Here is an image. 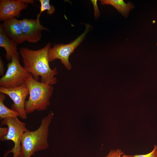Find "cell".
I'll list each match as a JSON object with an SVG mask.
<instances>
[{"label":"cell","mask_w":157,"mask_h":157,"mask_svg":"<svg viewBox=\"0 0 157 157\" xmlns=\"http://www.w3.org/2000/svg\"><path fill=\"white\" fill-rule=\"evenodd\" d=\"M0 27L6 36L16 43L21 44L26 41L20 20L15 17L8 19L0 24Z\"/></svg>","instance_id":"10"},{"label":"cell","mask_w":157,"mask_h":157,"mask_svg":"<svg viewBox=\"0 0 157 157\" xmlns=\"http://www.w3.org/2000/svg\"><path fill=\"white\" fill-rule=\"evenodd\" d=\"M53 117V112L50 111L42 119L37 129L33 131L27 129L24 132L22 137L21 149L18 157H31L35 152L48 148L49 126Z\"/></svg>","instance_id":"2"},{"label":"cell","mask_w":157,"mask_h":157,"mask_svg":"<svg viewBox=\"0 0 157 157\" xmlns=\"http://www.w3.org/2000/svg\"><path fill=\"white\" fill-rule=\"evenodd\" d=\"M124 154V152L119 149H112L105 157H122L121 156Z\"/></svg>","instance_id":"16"},{"label":"cell","mask_w":157,"mask_h":157,"mask_svg":"<svg viewBox=\"0 0 157 157\" xmlns=\"http://www.w3.org/2000/svg\"><path fill=\"white\" fill-rule=\"evenodd\" d=\"M31 74L20 64L19 55H14L7 65L6 73L0 79V87L12 88L20 86Z\"/></svg>","instance_id":"4"},{"label":"cell","mask_w":157,"mask_h":157,"mask_svg":"<svg viewBox=\"0 0 157 157\" xmlns=\"http://www.w3.org/2000/svg\"><path fill=\"white\" fill-rule=\"evenodd\" d=\"M156 45H157V43Z\"/></svg>","instance_id":"20"},{"label":"cell","mask_w":157,"mask_h":157,"mask_svg":"<svg viewBox=\"0 0 157 157\" xmlns=\"http://www.w3.org/2000/svg\"><path fill=\"white\" fill-rule=\"evenodd\" d=\"M8 131V128H0V139L1 140L7 134Z\"/></svg>","instance_id":"18"},{"label":"cell","mask_w":157,"mask_h":157,"mask_svg":"<svg viewBox=\"0 0 157 157\" xmlns=\"http://www.w3.org/2000/svg\"><path fill=\"white\" fill-rule=\"evenodd\" d=\"M51 47L50 43L38 50H32L26 47H21L19 52L24 64V67L31 74L34 78L38 81L40 76L41 82L51 85L57 83L55 76L58 74L56 67L50 68L49 65L48 51Z\"/></svg>","instance_id":"1"},{"label":"cell","mask_w":157,"mask_h":157,"mask_svg":"<svg viewBox=\"0 0 157 157\" xmlns=\"http://www.w3.org/2000/svg\"><path fill=\"white\" fill-rule=\"evenodd\" d=\"M93 4L94 8V15L95 18H98L99 16L100 12L98 10V8L97 4V0H91Z\"/></svg>","instance_id":"17"},{"label":"cell","mask_w":157,"mask_h":157,"mask_svg":"<svg viewBox=\"0 0 157 157\" xmlns=\"http://www.w3.org/2000/svg\"><path fill=\"white\" fill-rule=\"evenodd\" d=\"M32 0H0V20L3 21L10 18L18 17L21 11L26 9L28 3L33 4Z\"/></svg>","instance_id":"8"},{"label":"cell","mask_w":157,"mask_h":157,"mask_svg":"<svg viewBox=\"0 0 157 157\" xmlns=\"http://www.w3.org/2000/svg\"><path fill=\"white\" fill-rule=\"evenodd\" d=\"M39 1L40 3V10L37 16V19L39 20L42 13L45 11H47V13L49 15L52 14L55 12V8L53 6L50 4V0H40Z\"/></svg>","instance_id":"14"},{"label":"cell","mask_w":157,"mask_h":157,"mask_svg":"<svg viewBox=\"0 0 157 157\" xmlns=\"http://www.w3.org/2000/svg\"><path fill=\"white\" fill-rule=\"evenodd\" d=\"M6 99L5 94L0 92V119L9 117H19V114L17 112L7 107L4 104Z\"/></svg>","instance_id":"13"},{"label":"cell","mask_w":157,"mask_h":157,"mask_svg":"<svg viewBox=\"0 0 157 157\" xmlns=\"http://www.w3.org/2000/svg\"><path fill=\"white\" fill-rule=\"evenodd\" d=\"M17 46V44L7 37L0 27V47L5 49V58L7 60H11L12 57L14 55H19Z\"/></svg>","instance_id":"11"},{"label":"cell","mask_w":157,"mask_h":157,"mask_svg":"<svg viewBox=\"0 0 157 157\" xmlns=\"http://www.w3.org/2000/svg\"><path fill=\"white\" fill-rule=\"evenodd\" d=\"M0 92L8 95L12 100L13 103L11 106V109L17 112L22 119L27 118L25 110V99L29 95V91L24 83L20 86L12 88L0 87Z\"/></svg>","instance_id":"7"},{"label":"cell","mask_w":157,"mask_h":157,"mask_svg":"<svg viewBox=\"0 0 157 157\" xmlns=\"http://www.w3.org/2000/svg\"><path fill=\"white\" fill-rule=\"evenodd\" d=\"M4 71V63L2 60L1 58L0 57V74L2 76L3 74Z\"/></svg>","instance_id":"19"},{"label":"cell","mask_w":157,"mask_h":157,"mask_svg":"<svg viewBox=\"0 0 157 157\" xmlns=\"http://www.w3.org/2000/svg\"><path fill=\"white\" fill-rule=\"evenodd\" d=\"M20 22L26 40L30 42H38L41 38L42 31H49L37 19H24L20 20Z\"/></svg>","instance_id":"9"},{"label":"cell","mask_w":157,"mask_h":157,"mask_svg":"<svg viewBox=\"0 0 157 157\" xmlns=\"http://www.w3.org/2000/svg\"><path fill=\"white\" fill-rule=\"evenodd\" d=\"M85 25L84 32L74 41L67 44H55L53 47L50 48L48 52L49 62L59 59L66 69L68 70L72 69V65L69 62V57L83 41L89 31L90 26L88 24Z\"/></svg>","instance_id":"6"},{"label":"cell","mask_w":157,"mask_h":157,"mask_svg":"<svg viewBox=\"0 0 157 157\" xmlns=\"http://www.w3.org/2000/svg\"><path fill=\"white\" fill-rule=\"evenodd\" d=\"M100 1L102 5L113 6L125 18L128 16L130 10L135 8L132 3L129 2L126 3L122 0H101Z\"/></svg>","instance_id":"12"},{"label":"cell","mask_w":157,"mask_h":157,"mask_svg":"<svg viewBox=\"0 0 157 157\" xmlns=\"http://www.w3.org/2000/svg\"><path fill=\"white\" fill-rule=\"evenodd\" d=\"M29 91V96L26 101L25 110L27 114L36 110H46L50 104V99L52 95V85L39 82L31 74L25 81Z\"/></svg>","instance_id":"3"},{"label":"cell","mask_w":157,"mask_h":157,"mask_svg":"<svg viewBox=\"0 0 157 157\" xmlns=\"http://www.w3.org/2000/svg\"><path fill=\"white\" fill-rule=\"evenodd\" d=\"M133 157H157V145H154L152 150L145 154L135 155L132 156Z\"/></svg>","instance_id":"15"},{"label":"cell","mask_w":157,"mask_h":157,"mask_svg":"<svg viewBox=\"0 0 157 157\" xmlns=\"http://www.w3.org/2000/svg\"><path fill=\"white\" fill-rule=\"evenodd\" d=\"M1 125H7L8 131L7 134L4 136L1 140H11L14 144L12 149L6 151L3 156L6 157L10 153L13 154V157H18L21 147V141L22 135L28 129L26 127V124L20 121L17 118L13 117L3 119Z\"/></svg>","instance_id":"5"}]
</instances>
